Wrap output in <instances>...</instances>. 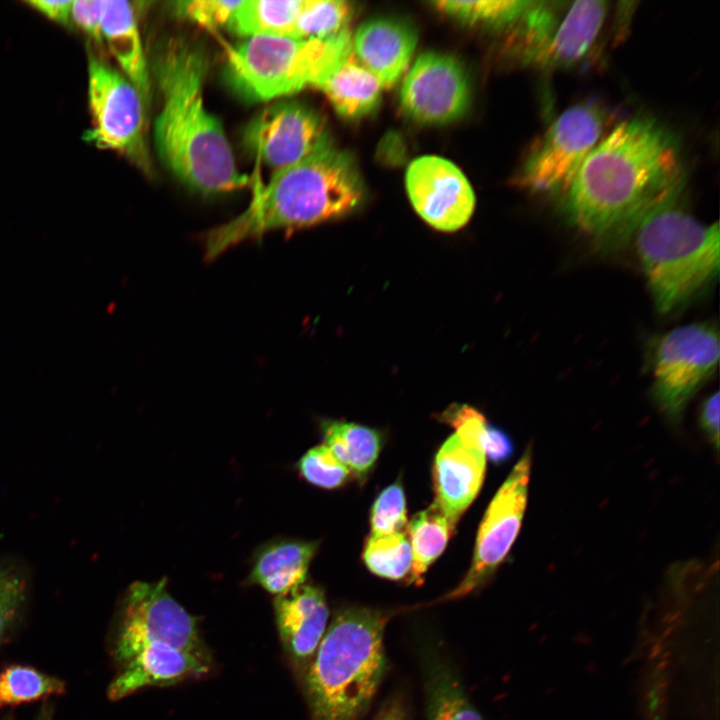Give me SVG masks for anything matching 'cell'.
<instances>
[{
    "mask_svg": "<svg viewBox=\"0 0 720 720\" xmlns=\"http://www.w3.org/2000/svg\"><path fill=\"white\" fill-rule=\"evenodd\" d=\"M405 184L417 214L444 232L463 227L473 214L475 196L462 171L442 157L426 155L408 166Z\"/></svg>",
    "mask_w": 720,
    "mask_h": 720,
    "instance_id": "cell-15",
    "label": "cell"
},
{
    "mask_svg": "<svg viewBox=\"0 0 720 720\" xmlns=\"http://www.w3.org/2000/svg\"><path fill=\"white\" fill-rule=\"evenodd\" d=\"M26 592L24 575L12 566L0 564V641L19 616Z\"/></svg>",
    "mask_w": 720,
    "mask_h": 720,
    "instance_id": "cell-33",
    "label": "cell"
},
{
    "mask_svg": "<svg viewBox=\"0 0 720 720\" xmlns=\"http://www.w3.org/2000/svg\"><path fill=\"white\" fill-rule=\"evenodd\" d=\"M426 720H484L473 706L454 667L433 643L420 649Z\"/></svg>",
    "mask_w": 720,
    "mask_h": 720,
    "instance_id": "cell-21",
    "label": "cell"
},
{
    "mask_svg": "<svg viewBox=\"0 0 720 720\" xmlns=\"http://www.w3.org/2000/svg\"><path fill=\"white\" fill-rule=\"evenodd\" d=\"M608 3L601 0L563 2L558 18L531 65L567 68L581 61L604 25Z\"/></svg>",
    "mask_w": 720,
    "mask_h": 720,
    "instance_id": "cell-18",
    "label": "cell"
},
{
    "mask_svg": "<svg viewBox=\"0 0 720 720\" xmlns=\"http://www.w3.org/2000/svg\"><path fill=\"white\" fill-rule=\"evenodd\" d=\"M417 44L414 28L391 17L373 18L356 31V56L379 80L382 87L393 86L406 70Z\"/></svg>",
    "mask_w": 720,
    "mask_h": 720,
    "instance_id": "cell-19",
    "label": "cell"
},
{
    "mask_svg": "<svg viewBox=\"0 0 720 720\" xmlns=\"http://www.w3.org/2000/svg\"><path fill=\"white\" fill-rule=\"evenodd\" d=\"M453 530L435 503L413 516L406 531L412 553L407 578L409 584L420 585L423 582L424 574L444 551Z\"/></svg>",
    "mask_w": 720,
    "mask_h": 720,
    "instance_id": "cell-26",
    "label": "cell"
},
{
    "mask_svg": "<svg viewBox=\"0 0 720 720\" xmlns=\"http://www.w3.org/2000/svg\"><path fill=\"white\" fill-rule=\"evenodd\" d=\"M719 354L718 330L709 322L675 328L657 341L651 397L668 419L680 420L689 401L716 371Z\"/></svg>",
    "mask_w": 720,
    "mask_h": 720,
    "instance_id": "cell-9",
    "label": "cell"
},
{
    "mask_svg": "<svg viewBox=\"0 0 720 720\" xmlns=\"http://www.w3.org/2000/svg\"><path fill=\"white\" fill-rule=\"evenodd\" d=\"M62 680L32 667L12 665L0 673V707L62 694Z\"/></svg>",
    "mask_w": 720,
    "mask_h": 720,
    "instance_id": "cell-30",
    "label": "cell"
},
{
    "mask_svg": "<svg viewBox=\"0 0 720 720\" xmlns=\"http://www.w3.org/2000/svg\"><path fill=\"white\" fill-rule=\"evenodd\" d=\"M407 508L402 485L396 482L384 489L375 500L370 514L372 536L405 532Z\"/></svg>",
    "mask_w": 720,
    "mask_h": 720,
    "instance_id": "cell-32",
    "label": "cell"
},
{
    "mask_svg": "<svg viewBox=\"0 0 720 720\" xmlns=\"http://www.w3.org/2000/svg\"><path fill=\"white\" fill-rule=\"evenodd\" d=\"M303 0H241L228 28L242 37H290Z\"/></svg>",
    "mask_w": 720,
    "mask_h": 720,
    "instance_id": "cell-25",
    "label": "cell"
},
{
    "mask_svg": "<svg viewBox=\"0 0 720 720\" xmlns=\"http://www.w3.org/2000/svg\"><path fill=\"white\" fill-rule=\"evenodd\" d=\"M243 141L273 173L332 144L320 114L298 102H280L263 109L248 123Z\"/></svg>",
    "mask_w": 720,
    "mask_h": 720,
    "instance_id": "cell-13",
    "label": "cell"
},
{
    "mask_svg": "<svg viewBox=\"0 0 720 720\" xmlns=\"http://www.w3.org/2000/svg\"><path fill=\"white\" fill-rule=\"evenodd\" d=\"M210 666L211 663L189 652L162 644L150 645L121 665L107 695L116 701L146 687H165L201 678L208 674Z\"/></svg>",
    "mask_w": 720,
    "mask_h": 720,
    "instance_id": "cell-17",
    "label": "cell"
},
{
    "mask_svg": "<svg viewBox=\"0 0 720 720\" xmlns=\"http://www.w3.org/2000/svg\"><path fill=\"white\" fill-rule=\"evenodd\" d=\"M514 446L511 438L503 430L487 425L485 435V453L493 463L507 461L513 454Z\"/></svg>",
    "mask_w": 720,
    "mask_h": 720,
    "instance_id": "cell-37",
    "label": "cell"
},
{
    "mask_svg": "<svg viewBox=\"0 0 720 720\" xmlns=\"http://www.w3.org/2000/svg\"><path fill=\"white\" fill-rule=\"evenodd\" d=\"M351 53L348 29L328 39L251 37L229 47L225 75L245 100L270 101L315 87Z\"/></svg>",
    "mask_w": 720,
    "mask_h": 720,
    "instance_id": "cell-6",
    "label": "cell"
},
{
    "mask_svg": "<svg viewBox=\"0 0 720 720\" xmlns=\"http://www.w3.org/2000/svg\"><path fill=\"white\" fill-rule=\"evenodd\" d=\"M532 1H436L442 13L466 24L504 27L515 24Z\"/></svg>",
    "mask_w": 720,
    "mask_h": 720,
    "instance_id": "cell-29",
    "label": "cell"
},
{
    "mask_svg": "<svg viewBox=\"0 0 720 720\" xmlns=\"http://www.w3.org/2000/svg\"><path fill=\"white\" fill-rule=\"evenodd\" d=\"M88 102L92 121L84 139L98 148L118 152L151 175L147 104L123 73L93 54L88 60Z\"/></svg>",
    "mask_w": 720,
    "mask_h": 720,
    "instance_id": "cell-8",
    "label": "cell"
},
{
    "mask_svg": "<svg viewBox=\"0 0 720 720\" xmlns=\"http://www.w3.org/2000/svg\"><path fill=\"white\" fill-rule=\"evenodd\" d=\"M373 720H407L406 706L399 696L389 698Z\"/></svg>",
    "mask_w": 720,
    "mask_h": 720,
    "instance_id": "cell-39",
    "label": "cell"
},
{
    "mask_svg": "<svg viewBox=\"0 0 720 720\" xmlns=\"http://www.w3.org/2000/svg\"><path fill=\"white\" fill-rule=\"evenodd\" d=\"M26 4L37 10L40 14L65 27L71 26L72 1H27Z\"/></svg>",
    "mask_w": 720,
    "mask_h": 720,
    "instance_id": "cell-38",
    "label": "cell"
},
{
    "mask_svg": "<svg viewBox=\"0 0 720 720\" xmlns=\"http://www.w3.org/2000/svg\"><path fill=\"white\" fill-rule=\"evenodd\" d=\"M297 469L307 482L324 489L343 486L351 474L324 443L308 450L298 461Z\"/></svg>",
    "mask_w": 720,
    "mask_h": 720,
    "instance_id": "cell-31",
    "label": "cell"
},
{
    "mask_svg": "<svg viewBox=\"0 0 720 720\" xmlns=\"http://www.w3.org/2000/svg\"><path fill=\"white\" fill-rule=\"evenodd\" d=\"M4 720H13L11 718H6ZM35 720H52V710L50 707H44L41 710V713L38 714Z\"/></svg>",
    "mask_w": 720,
    "mask_h": 720,
    "instance_id": "cell-40",
    "label": "cell"
},
{
    "mask_svg": "<svg viewBox=\"0 0 720 720\" xmlns=\"http://www.w3.org/2000/svg\"><path fill=\"white\" fill-rule=\"evenodd\" d=\"M317 543L277 538L262 545L254 554L249 583L274 596L289 593L306 582Z\"/></svg>",
    "mask_w": 720,
    "mask_h": 720,
    "instance_id": "cell-20",
    "label": "cell"
},
{
    "mask_svg": "<svg viewBox=\"0 0 720 720\" xmlns=\"http://www.w3.org/2000/svg\"><path fill=\"white\" fill-rule=\"evenodd\" d=\"M364 192L353 156L331 144L274 172L265 186L256 185L247 208L207 234L205 255L216 258L237 243L272 230L303 228L343 217L361 204Z\"/></svg>",
    "mask_w": 720,
    "mask_h": 720,
    "instance_id": "cell-3",
    "label": "cell"
},
{
    "mask_svg": "<svg viewBox=\"0 0 720 720\" xmlns=\"http://www.w3.org/2000/svg\"><path fill=\"white\" fill-rule=\"evenodd\" d=\"M335 111L347 119L372 112L381 97L382 85L376 76L351 53L316 86Z\"/></svg>",
    "mask_w": 720,
    "mask_h": 720,
    "instance_id": "cell-23",
    "label": "cell"
},
{
    "mask_svg": "<svg viewBox=\"0 0 720 720\" xmlns=\"http://www.w3.org/2000/svg\"><path fill=\"white\" fill-rule=\"evenodd\" d=\"M605 116L595 104L566 109L525 159L518 184L533 192L567 191L584 160L603 138Z\"/></svg>",
    "mask_w": 720,
    "mask_h": 720,
    "instance_id": "cell-10",
    "label": "cell"
},
{
    "mask_svg": "<svg viewBox=\"0 0 720 720\" xmlns=\"http://www.w3.org/2000/svg\"><path fill=\"white\" fill-rule=\"evenodd\" d=\"M389 616L357 606L334 615L302 676L312 720H363L385 674Z\"/></svg>",
    "mask_w": 720,
    "mask_h": 720,
    "instance_id": "cell-4",
    "label": "cell"
},
{
    "mask_svg": "<svg viewBox=\"0 0 720 720\" xmlns=\"http://www.w3.org/2000/svg\"><path fill=\"white\" fill-rule=\"evenodd\" d=\"M208 62L200 48L183 39H169L154 60L160 109L154 142L163 165L183 184L206 194L250 185L239 172L220 121L204 102Z\"/></svg>",
    "mask_w": 720,
    "mask_h": 720,
    "instance_id": "cell-2",
    "label": "cell"
},
{
    "mask_svg": "<svg viewBox=\"0 0 720 720\" xmlns=\"http://www.w3.org/2000/svg\"><path fill=\"white\" fill-rule=\"evenodd\" d=\"M102 37L125 77L148 105L151 96L149 69L130 2L104 1Z\"/></svg>",
    "mask_w": 720,
    "mask_h": 720,
    "instance_id": "cell-22",
    "label": "cell"
},
{
    "mask_svg": "<svg viewBox=\"0 0 720 720\" xmlns=\"http://www.w3.org/2000/svg\"><path fill=\"white\" fill-rule=\"evenodd\" d=\"M362 558L375 575L389 580L408 578L412 563L410 542L405 532L367 539Z\"/></svg>",
    "mask_w": 720,
    "mask_h": 720,
    "instance_id": "cell-28",
    "label": "cell"
},
{
    "mask_svg": "<svg viewBox=\"0 0 720 720\" xmlns=\"http://www.w3.org/2000/svg\"><path fill=\"white\" fill-rule=\"evenodd\" d=\"M324 444L358 478L374 466L382 446L380 434L367 426L338 420L321 423Z\"/></svg>",
    "mask_w": 720,
    "mask_h": 720,
    "instance_id": "cell-24",
    "label": "cell"
},
{
    "mask_svg": "<svg viewBox=\"0 0 720 720\" xmlns=\"http://www.w3.org/2000/svg\"><path fill=\"white\" fill-rule=\"evenodd\" d=\"M685 182L676 138L655 119L634 117L590 152L563 195L564 210L600 244L622 246L649 211L680 199Z\"/></svg>",
    "mask_w": 720,
    "mask_h": 720,
    "instance_id": "cell-1",
    "label": "cell"
},
{
    "mask_svg": "<svg viewBox=\"0 0 720 720\" xmlns=\"http://www.w3.org/2000/svg\"><path fill=\"white\" fill-rule=\"evenodd\" d=\"M241 1V0H240ZM240 1L192 0L175 3L178 14L207 28L228 26Z\"/></svg>",
    "mask_w": 720,
    "mask_h": 720,
    "instance_id": "cell-34",
    "label": "cell"
},
{
    "mask_svg": "<svg viewBox=\"0 0 720 720\" xmlns=\"http://www.w3.org/2000/svg\"><path fill=\"white\" fill-rule=\"evenodd\" d=\"M154 644L180 649L211 663L197 619L167 590V579L132 583L121 603L113 657L123 664Z\"/></svg>",
    "mask_w": 720,
    "mask_h": 720,
    "instance_id": "cell-7",
    "label": "cell"
},
{
    "mask_svg": "<svg viewBox=\"0 0 720 720\" xmlns=\"http://www.w3.org/2000/svg\"><path fill=\"white\" fill-rule=\"evenodd\" d=\"M351 7L340 0H303L291 36L297 39H328L348 29Z\"/></svg>",
    "mask_w": 720,
    "mask_h": 720,
    "instance_id": "cell-27",
    "label": "cell"
},
{
    "mask_svg": "<svg viewBox=\"0 0 720 720\" xmlns=\"http://www.w3.org/2000/svg\"><path fill=\"white\" fill-rule=\"evenodd\" d=\"M719 410L720 398L716 391L704 400L699 413V424L714 448H719Z\"/></svg>",
    "mask_w": 720,
    "mask_h": 720,
    "instance_id": "cell-36",
    "label": "cell"
},
{
    "mask_svg": "<svg viewBox=\"0 0 720 720\" xmlns=\"http://www.w3.org/2000/svg\"><path fill=\"white\" fill-rule=\"evenodd\" d=\"M274 614L284 651L302 677L326 634L329 610L324 591L306 582L275 596Z\"/></svg>",
    "mask_w": 720,
    "mask_h": 720,
    "instance_id": "cell-16",
    "label": "cell"
},
{
    "mask_svg": "<svg viewBox=\"0 0 720 720\" xmlns=\"http://www.w3.org/2000/svg\"><path fill=\"white\" fill-rule=\"evenodd\" d=\"M470 101L468 76L452 56L426 52L408 71L400 91L404 113L424 124H446L461 117Z\"/></svg>",
    "mask_w": 720,
    "mask_h": 720,
    "instance_id": "cell-14",
    "label": "cell"
},
{
    "mask_svg": "<svg viewBox=\"0 0 720 720\" xmlns=\"http://www.w3.org/2000/svg\"><path fill=\"white\" fill-rule=\"evenodd\" d=\"M632 238L660 314L685 306L718 277L719 226L695 219L680 206L679 199L649 211Z\"/></svg>",
    "mask_w": 720,
    "mask_h": 720,
    "instance_id": "cell-5",
    "label": "cell"
},
{
    "mask_svg": "<svg viewBox=\"0 0 720 720\" xmlns=\"http://www.w3.org/2000/svg\"><path fill=\"white\" fill-rule=\"evenodd\" d=\"M104 1L76 0L72 1L71 22L96 43L103 42L102 19Z\"/></svg>",
    "mask_w": 720,
    "mask_h": 720,
    "instance_id": "cell-35",
    "label": "cell"
},
{
    "mask_svg": "<svg viewBox=\"0 0 720 720\" xmlns=\"http://www.w3.org/2000/svg\"><path fill=\"white\" fill-rule=\"evenodd\" d=\"M442 418L455 432L443 443L434 459V503L455 528L484 480L488 423L478 410L465 404L450 407Z\"/></svg>",
    "mask_w": 720,
    "mask_h": 720,
    "instance_id": "cell-11",
    "label": "cell"
},
{
    "mask_svg": "<svg viewBox=\"0 0 720 720\" xmlns=\"http://www.w3.org/2000/svg\"><path fill=\"white\" fill-rule=\"evenodd\" d=\"M532 450L527 448L490 502L480 524L472 564L462 581L442 600L474 592L495 573L518 536L526 509Z\"/></svg>",
    "mask_w": 720,
    "mask_h": 720,
    "instance_id": "cell-12",
    "label": "cell"
}]
</instances>
